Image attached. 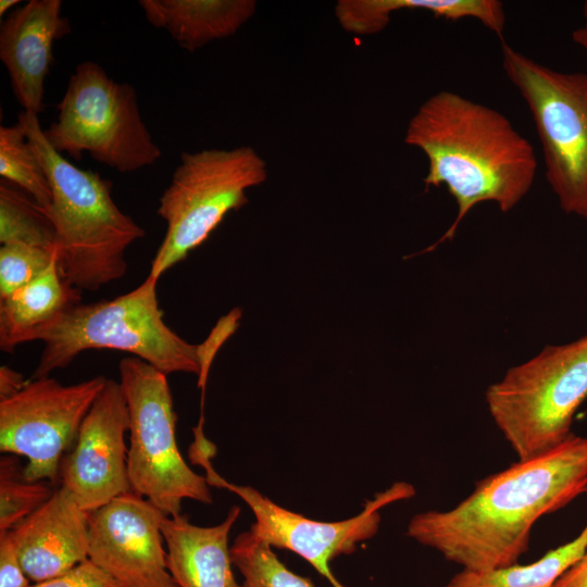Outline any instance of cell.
Segmentation results:
<instances>
[{"mask_svg":"<svg viewBox=\"0 0 587 587\" xmlns=\"http://www.w3.org/2000/svg\"><path fill=\"white\" fill-rule=\"evenodd\" d=\"M587 491V437L573 433L557 448L482 478L447 511L415 514L407 535L463 570L516 564L534 524Z\"/></svg>","mask_w":587,"mask_h":587,"instance_id":"1","label":"cell"},{"mask_svg":"<svg viewBox=\"0 0 587 587\" xmlns=\"http://www.w3.org/2000/svg\"><path fill=\"white\" fill-rule=\"evenodd\" d=\"M404 142L427 157L425 186H446L458 205L454 222L425 251L452 240L463 217L480 202L510 211L535 179L537 160L530 142L505 115L454 91H438L421 104L409 121Z\"/></svg>","mask_w":587,"mask_h":587,"instance_id":"2","label":"cell"},{"mask_svg":"<svg viewBox=\"0 0 587 587\" xmlns=\"http://www.w3.org/2000/svg\"><path fill=\"white\" fill-rule=\"evenodd\" d=\"M18 122L50 183L52 201L43 211L55 230L62 277L87 291L122 278L128 267L125 252L145 229L115 204L110 180L75 166L49 143L37 113L22 111Z\"/></svg>","mask_w":587,"mask_h":587,"instance_id":"3","label":"cell"},{"mask_svg":"<svg viewBox=\"0 0 587 587\" xmlns=\"http://www.w3.org/2000/svg\"><path fill=\"white\" fill-rule=\"evenodd\" d=\"M158 279L148 275L132 291L111 300L76 303L32 332L26 342L43 349L32 379L64 369L88 349H113L134 354L162 373L200 375L199 345L183 339L164 322L157 298Z\"/></svg>","mask_w":587,"mask_h":587,"instance_id":"4","label":"cell"},{"mask_svg":"<svg viewBox=\"0 0 587 587\" xmlns=\"http://www.w3.org/2000/svg\"><path fill=\"white\" fill-rule=\"evenodd\" d=\"M586 398L587 335L546 346L485 394L488 411L519 461L560 446L572 434L574 414Z\"/></svg>","mask_w":587,"mask_h":587,"instance_id":"5","label":"cell"},{"mask_svg":"<svg viewBox=\"0 0 587 587\" xmlns=\"http://www.w3.org/2000/svg\"><path fill=\"white\" fill-rule=\"evenodd\" d=\"M267 179L265 160L249 146L183 152L158 214L166 232L149 275L158 279L197 247L230 212L248 203L246 191Z\"/></svg>","mask_w":587,"mask_h":587,"instance_id":"6","label":"cell"},{"mask_svg":"<svg viewBox=\"0 0 587 587\" xmlns=\"http://www.w3.org/2000/svg\"><path fill=\"white\" fill-rule=\"evenodd\" d=\"M129 414L127 469L132 491L167 516L182 514L185 499L211 504L204 476L183 458L175 437L176 413L166 374L137 357L118 363Z\"/></svg>","mask_w":587,"mask_h":587,"instance_id":"7","label":"cell"},{"mask_svg":"<svg viewBox=\"0 0 587 587\" xmlns=\"http://www.w3.org/2000/svg\"><path fill=\"white\" fill-rule=\"evenodd\" d=\"M57 109L43 134L61 154L78 160L88 152L121 173L150 166L162 154L141 120L134 87L113 80L98 63L76 66Z\"/></svg>","mask_w":587,"mask_h":587,"instance_id":"8","label":"cell"},{"mask_svg":"<svg viewBox=\"0 0 587 587\" xmlns=\"http://www.w3.org/2000/svg\"><path fill=\"white\" fill-rule=\"evenodd\" d=\"M502 67L526 102L560 208L587 222V73L542 65L502 40Z\"/></svg>","mask_w":587,"mask_h":587,"instance_id":"9","label":"cell"},{"mask_svg":"<svg viewBox=\"0 0 587 587\" xmlns=\"http://www.w3.org/2000/svg\"><path fill=\"white\" fill-rule=\"evenodd\" d=\"M214 446L205 439L193 441L190 447L192 463L204 467L210 486L225 488L239 496L251 509L254 523L250 530L272 548L290 550L308 561L333 587H345L334 576L329 563L341 554H351L359 542L371 539L378 532L379 511L396 501L412 498L415 489L411 484L397 482L378 492L363 510L347 520L323 522L308 519L287 510L250 486L232 484L213 469L210 459Z\"/></svg>","mask_w":587,"mask_h":587,"instance_id":"10","label":"cell"},{"mask_svg":"<svg viewBox=\"0 0 587 587\" xmlns=\"http://www.w3.org/2000/svg\"><path fill=\"white\" fill-rule=\"evenodd\" d=\"M107 378L102 375L73 385L49 376L29 379L25 387L0 400V450L27 459L28 480L59 478L65 453Z\"/></svg>","mask_w":587,"mask_h":587,"instance_id":"11","label":"cell"},{"mask_svg":"<svg viewBox=\"0 0 587 587\" xmlns=\"http://www.w3.org/2000/svg\"><path fill=\"white\" fill-rule=\"evenodd\" d=\"M165 514L129 491L89 513L88 559L122 587H178L167 567Z\"/></svg>","mask_w":587,"mask_h":587,"instance_id":"12","label":"cell"},{"mask_svg":"<svg viewBox=\"0 0 587 587\" xmlns=\"http://www.w3.org/2000/svg\"><path fill=\"white\" fill-rule=\"evenodd\" d=\"M127 404L118 382L107 378L60 465L61 486L91 512L132 491L127 469Z\"/></svg>","mask_w":587,"mask_h":587,"instance_id":"13","label":"cell"},{"mask_svg":"<svg viewBox=\"0 0 587 587\" xmlns=\"http://www.w3.org/2000/svg\"><path fill=\"white\" fill-rule=\"evenodd\" d=\"M61 7L60 0H30L1 23L0 60L23 111L39 114L45 108L43 85L53 59V42L71 32Z\"/></svg>","mask_w":587,"mask_h":587,"instance_id":"14","label":"cell"},{"mask_svg":"<svg viewBox=\"0 0 587 587\" xmlns=\"http://www.w3.org/2000/svg\"><path fill=\"white\" fill-rule=\"evenodd\" d=\"M89 513L59 486L46 503L9 530L30 582L60 576L88 559Z\"/></svg>","mask_w":587,"mask_h":587,"instance_id":"15","label":"cell"},{"mask_svg":"<svg viewBox=\"0 0 587 587\" xmlns=\"http://www.w3.org/2000/svg\"><path fill=\"white\" fill-rule=\"evenodd\" d=\"M240 515L234 505L214 526H198L187 515H165L161 529L167 567L178 587H240L232 565L229 532Z\"/></svg>","mask_w":587,"mask_h":587,"instance_id":"16","label":"cell"},{"mask_svg":"<svg viewBox=\"0 0 587 587\" xmlns=\"http://www.w3.org/2000/svg\"><path fill=\"white\" fill-rule=\"evenodd\" d=\"M148 22L188 52L234 35L255 13L254 0H140Z\"/></svg>","mask_w":587,"mask_h":587,"instance_id":"17","label":"cell"},{"mask_svg":"<svg viewBox=\"0 0 587 587\" xmlns=\"http://www.w3.org/2000/svg\"><path fill=\"white\" fill-rule=\"evenodd\" d=\"M77 289L62 277L57 261L40 276L0 299V348L13 353L35 329L79 303Z\"/></svg>","mask_w":587,"mask_h":587,"instance_id":"18","label":"cell"},{"mask_svg":"<svg viewBox=\"0 0 587 587\" xmlns=\"http://www.w3.org/2000/svg\"><path fill=\"white\" fill-rule=\"evenodd\" d=\"M586 548L587 524L574 539L548 551L533 563H516L488 571L462 570L441 587H553Z\"/></svg>","mask_w":587,"mask_h":587,"instance_id":"19","label":"cell"},{"mask_svg":"<svg viewBox=\"0 0 587 587\" xmlns=\"http://www.w3.org/2000/svg\"><path fill=\"white\" fill-rule=\"evenodd\" d=\"M0 242L25 243L55 251L52 222L33 198L1 179Z\"/></svg>","mask_w":587,"mask_h":587,"instance_id":"20","label":"cell"},{"mask_svg":"<svg viewBox=\"0 0 587 587\" xmlns=\"http://www.w3.org/2000/svg\"><path fill=\"white\" fill-rule=\"evenodd\" d=\"M0 175L23 189L42 209L51 204L50 183L20 122L0 127Z\"/></svg>","mask_w":587,"mask_h":587,"instance_id":"21","label":"cell"},{"mask_svg":"<svg viewBox=\"0 0 587 587\" xmlns=\"http://www.w3.org/2000/svg\"><path fill=\"white\" fill-rule=\"evenodd\" d=\"M230 557L243 577L240 587H315L311 579L290 571L250 529L235 538Z\"/></svg>","mask_w":587,"mask_h":587,"instance_id":"22","label":"cell"},{"mask_svg":"<svg viewBox=\"0 0 587 587\" xmlns=\"http://www.w3.org/2000/svg\"><path fill=\"white\" fill-rule=\"evenodd\" d=\"M49 480H28L18 455L0 459V533L11 530L54 494Z\"/></svg>","mask_w":587,"mask_h":587,"instance_id":"23","label":"cell"},{"mask_svg":"<svg viewBox=\"0 0 587 587\" xmlns=\"http://www.w3.org/2000/svg\"><path fill=\"white\" fill-rule=\"evenodd\" d=\"M382 7L390 16L400 10H422L450 21L476 18L501 40L504 32V7L498 0H382Z\"/></svg>","mask_w":587,"mask_h":587,"instance_id":"24","label":"cell"},{"mask_svg":"<svg viewBox=\"0 0 587 587\" xmlns=\"http://www.w3.org/2000/svg\"><path fill=\"white\" fill-rule=\"evenodd\" d=\"M57 261L55 251L25 243L0 248V299L40 276Z\"/></svg>","mask_w":587,"mask_h":587,"instance_id":"25","label":"cell"},{"mask_svg":"<svg viewBox=\"0 0 587 587\" xmlns=\"http://www.w3.org/2000/svg\"><path fill=\"white\" fill-rule=\"evenodd\" d=\"M241 316V310L234 309L228 314L218 320L207 339L199 344L201 373L198 376V387L202 391V398L205 391L207 379L211 364L227 338L235 333Z\"/></svg>","mask_w":587,"mask_h":587,"instance_id":"26","label":"cell"},{"mask_svg":"<svg viewBox=\"0 0 587 587\" xmlns=\"http://www.w3.org/2000/svg\"><path fill=\"white\" fill-rule=\"evenodd\" d=\"M29 587H122L109 574L93 564L89 559L79 563L68 572L35 583Z\"/></svg>","mask_w":587,"mask_h":587,"instance_id":"27","label":"cell"},{"mask_svg":"<svg viewBox=\"0 0 587 587\" xmlns=\"http://www.w3.org/2000/svg\"><path fill=\"white\" fill-rule=\"evenodd\" d=\"M10 532L0 533V587H29Z\"/></svg>","mask_w":587,"mask_h":587,"instance_id":"28","label":"cell"},{"mask_svg":"<svg viewBox=\"0 0 587 587\" xmlns=\"http://www.w3.org/2000/svg\"><path fill=\"white\" fill-rule=\"evenodd\" d=\"M553 587H587V548Z\"/></svg>","mask_w":587,"mask_h":587,"instance_id":"29","label":"cell"},{"mask_svg":"<svg viewBox=\"0 0 587 587\" xmlns=\"http://www.w3.org/2000/svg\"><path fill=\"white\" fill-rule=\"evenodd\" d=\"M28 380L20 372L9 366L0 367V400L14 396L21 391Z\"/></svg>","mask_w":587,"mask_h":587,"instance_id":"30","label":"cell"},{"mask_svg":"<svg viewBox=\"0 0 587 587\" xmlns=\"http://www.w3.org/2000/svg\"><path fill=\"white\" fill-rule=\"evenodd\" d=\"M584 17L585 24L573 30L572 40L580 46L587 53V1L584 3Z\"/></svg>","mask_w":587,"mask_h":587,"instance_id":"31","label":"cell"},{"mask_svg":"<svg viewBox=\"0 0 587 587\" xmlns=\"http://www.w3.org/2000/svg\"><path fill=\"white\" fill-rule=\"evenodd\" d=\"M20 2H21L20 0H1L0 1V16H3L4 14H7V12L10 9L15 7Z\"/></svg>","mask_w":587,"mask_h":587,"instance_id":"32","label":"cell"}]
</instances>
